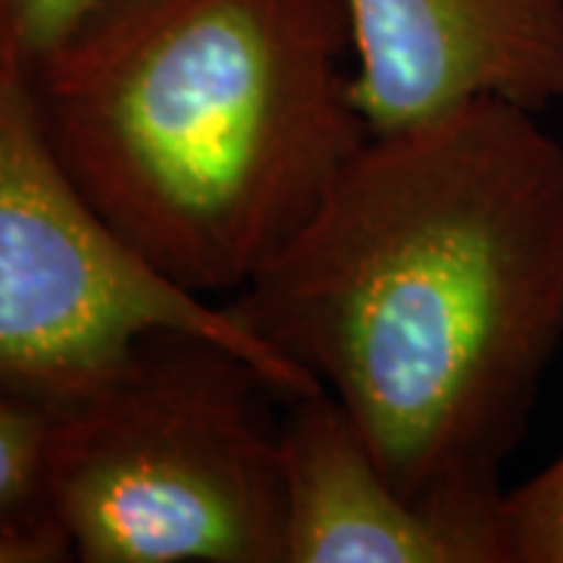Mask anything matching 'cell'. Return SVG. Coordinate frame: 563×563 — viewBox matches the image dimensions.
<instances>
[{
  "instance_id": "cell-1",
  "label": "cell",
  "mask_w": 563,
  "mask_h": 563,
  "mask_svg": "<svg viewBox=\"0 0 563 563\" xmlns=\"http://www.w3.org/2000/svg\"><path fill=\"white\" fill-rule=\"evenodd\" d=\"M517 103L369 132L225 298L347 410L407 498L501 514L563 339V141Z\"/></svg>"
},
{
  "instance_id": "cell-7",
  "label": "cell",
  "mask_w": 563,
  "mask_h": 563,
  "mask_svg": "<svg viewBox=\"0 0 563 563\" xmlns=\"http://www.w3.org/2000/svg\"><path fill=\"white\" fill-rule=\"evenodd\" d=\"M54 410L0 385V523L51 517L44 501Z\"/></svg>"
},
{
  "instance_id": "cell-6",
  "label": "cell",
  "mask_w": 563,
  "mask_h": 563,
  "mask_svg": "<svg viewBox=\"0 0 563 563\" xmlns=\"http://www.w3.org/2000/svg\"><path fill=\"white\" fill-rule=\"evenodd\" d=\"M285 563H504L501 514L407 498L329 391L282 413Z\"/></svg>"
},
{
  "instance_id": "cell-2",
  "label": "cell",
  "mask_w": 563,
  "mask_h": 563,
  "mask_svg": "<svg viewBox=\"0 0 563 563\" xmlns=\"http://www.w3.org/2000/svg\"><path fill=\"white\" fill-rule=\"evenodd\" d=\"M32 88L85 201L207 301L242 291L369 139L344 0H98Z\"/></svg>"
},
{
  "instance_id": "cell-9",
  "label": "cell",
  "mask_w": 563,
  "mask_h": 563,
  "mask_svg": "<svg viewBox=\"0 0 563 563\" xmlns=\"http://www.w3.org/2000/svg\"><path fill=\"white\" fill-rule=\"evenodd\" d=\"M98 0H0V60L35 76Z\"/></svg>"
},
{
  "instance_id": "cell-3",
  "label": "cell",
  "mask_w": 563,
  "mask_h": 563,
  "mask_svg": "<svg viewBox=\"0 0 563 563\" xmlns=\"http://www.w3.org/2000/svg\"><path fill=\"white\" fill-rule=\"evenodd\" d=\"M276 385L242 351L161 329L54 410L44 501L81 563H285Z\"/></svg>"
},
{
  "instance_id": "cell-10",
  "label": "cell",
  "mask_w": 563,
  "mask_h": 563,
  "mask_svg": "<svg viewBox=\"0 0 563 563\" xmlns=\"http://www.w3.org/2000/svg\"><path fill=\"white\" fill-rule=\"evenodd\" d=\"M73 561L69 539L54 517L7 520L0 523V563H60Z\"/></svg>"
},
{
  "instance_id": "cell-5",
  "label": "cell",
  "mask_w": 563,
  "mask_h": 563,
  "mask_svg": "<svg viewBox=\"0 0 563 563\" xmlns=\"http://www.w3.org/2000/svg\"><path fill=\"white\" fill-rule=\"evenodd\" d=\"M369 132L495 98L563 103V0H344Z\"/></svg>"
},
{
  "instance_id": "cell-4",
  "label": "cell",
  "mask_w": 563,
  "mask_h": 563,
  "mask_svg": "<svg viewBox=\"0 0 563 563\" xmlns=\"http://www.w3.org/2000/svg\"><path fill=\"white\" fill-rule=\"evenodd\" d=\"M161 329L242 351L285 398L320 391L225 303L166 282L122 242L54 154L32 76L0 60V385L60 410Z\"/></svg>"
},
{
  "instance_id": "cell-8",
  "label": "cell",
  "mask_w": 563,
  "mask_h": 563,
  "mask_svg": "<svg viewBox=\"0 0 563 563\" xmlns=\"http://www.w3.org/2000/svg\"><path fill=\"white\" fill-rule=\"evenodd\" d=\"M504 563H563V451L504 492Z\"/></svg>"
}]
</instances>
